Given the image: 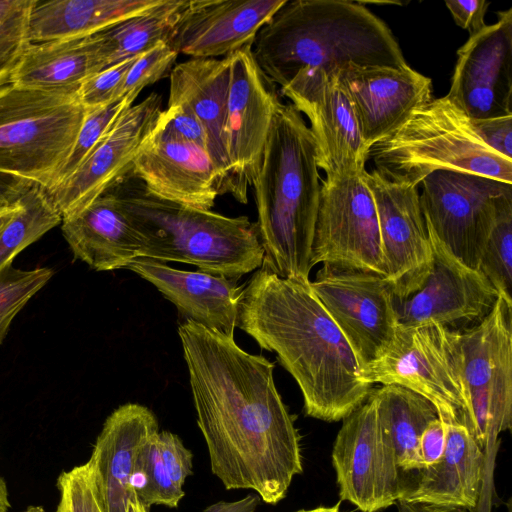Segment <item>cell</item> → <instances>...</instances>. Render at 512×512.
Returning <instances> with one entry per match:
<instances>
[{"instance_id": "d4e9b609", "label": "cell", "mask_w": 512, "mask_h": 512, "mask_svg": "<svg viewBox=\"0 0 512 512\" xmlns=\"http://www.w3.org/2000/svg\"><path fill=\"white\" fill-rule=\"evenodd\" d=\"M168 105H182L200 121L206 151L216 168L222 194L228 193L226 121L230 84V58H190L175 64L170 75Z\"/></svg>"}, {"instance_id": "d590c367", "label": "cell", "mask_w": 512, "mask_h": 512, "mask_svg": "<svg viewBox=\"0 0 512 512\" xmlns=\"http://www.w3.org/2000/svg\"><path fill=\"white\" fill-rule=\"evenodd\" d=\"M34 0H0V86L11 82L26 47Z\"/></svg>"}, {"instance_id": "1f68e13d", "label": "cell", "mask_w": 512, "mask_h": 512, "mask_svg": "<svg viewBox=\"0 0 512 512\" xmlns=\"http://www.w3.org/2000/svg\"><path fill=\"white\" fill-rule=\"evenodd\" d=\"M20 211L0 231V272L45 233L62 222L46 188L30 185L19 197Z\"/></svg>"}, {"instance_id": "cb8c5ba5", "label": "cell", "mask_w": 512, "mask_h": 512, "mask_svg": "<svg viewBox=\"0 0 512 512\" xmlns=\"http://www.w3.org/2000/svg\"><path fill=\"white\" fill-rule=\"evenodd\" d=\"M158 432L154 413L137 403L121 405L105 420L88 460L105 512H126L139 455Z\"/></svg>"}, {"instance_id": "83f0119b", "label": "cell", "mask_w": 512, "mask_h": 512, "mask_svg": "<svg viewBox=\"0 0 512 512\" xmlns=\"http://www.w3.org/2000/svg\"><path fill=\"white\" fill-rule=\"evenodd\" d=\"M107 67L101 32L29 43L11 82L39 89L78 88L86 79Z\"/></svg>"}, {"instance_id": "8fae6325", "label": "cell", "mask_w": 512, "mask_h": 512, "mask_svg": "<svg viewBox=\"0 0 512 512\" xmlns=\"http://www.w3.org/2000/svg\"><path fill=\"white\" fill-rule=\"evenodd\" d=\"M362 173L329 176L322 182L312 265L322 263L385 278L377 210Z\"/></svg>"}, {"instance_id": "2e32d148", "label": "cell", "mask_w": 512, "mask_h": 512, "mask_svg": "<svg viewBox=\"0 0 512 512\" xmlns=\"http://www.w3.org/2000/svg\"><path fill=\"white\" fill-rule=\"evenodd\" d=\"M426 229L432 267L417 291L395 300L398 323L415 325L434 321L461 332L481 322L500 294L479 270L460 261L429 227Z\"/></svg>"}, {"instance_id": "5b68a950", "label": "cell", "mask_w": 512, "mask_h": 512, "mask_svg": "<svg viewBox=\"0 0 512 512\" xmlns=\"http://www.w3.org/2000/svg\"><path fill=\"white\" fill-rule=\"evenodd\" d=\"M140 238V256L181 262L238 279L260 268L256 223L171 203L152 195L130 170L109 189Z\"/></svg>"}, {"instance_id": "d6a6232c", "label": "cell", "mask_w": 512, "mask_h": 512, "mask_svg": "<svg viewBox=\"0 0 512 512\" xmlns=\"http://www.w3.org/2000/svg\"><path fill=\"white\" fill-rule=\"evenodd\" d=\"M158 434V433H157ZM157 434L143 447L130 486L146 506L163 505L177 508L185 493L168 475L158 448Z\"/></svg>"}, {"instance_id": "9a60e30c", "label": "cell", "mask_w": 512, "mask_h": 512, "mask_svg": "<svg viewBox=\"0 0 512 512\" xmlns=\"http://www.w3.org/2000/svg\"><path fill=\"white\" fill-rule=\"evenodd\" d=\"M280 90L299 113L307 116L316 143L317 165L326 177L365 170L369 149L337 68L302 69Z\"/></svg>"}, {"instance_id": "e575fe53", "label": "cell", "mask_w": 512, "mask_h": 512, "mask_svg": "<svg viewBox=\"0 0 512 512\" xmlns=\"http://www.w3.org/2000/svg\"><path fill=\"white\" fill-rule=\"evenodd\" d=\"M54 273L48 267L24 270L12 265L0 272V345L8 334L12 320Z\"/></svg>"}, {"instance_id": "f907efd6", "label": "cell", "mask_w": 512, "mask_h": 512, "mask_svg": "<svg viewBox=\"0 0 512 512\" xmlns=\"http://www.w3.org/2000/svg\"><path fill=\"white\" fill-rule=\"evenodd\" d=\"M126 512H149V508L146 507L132 491V494L128 500Z\"/></svg>"}, {"instance_id": "603a6c76", "label": "cell", "mask_w": 512, "mask_h": 512, "mask_svg": "<svg viewBox=\"0 0 512 512\" xmlns=\"http://www.w3.org/2000/svg\"><path fill=\"white\" fill-rule=\"evenodd\" d=\"M154 285L186 321L234 338L242 293L236 278L185 271L139 257L126 267Z\"/></svg>"}, {"instance_id": "f35d334b", "label": "cell", "mask_w": 512, "mask_h": 512, "mask_svg": "<svg viewBox=\"0 0 512 512\" xmlns=\"http://www.w3.org/2000/svg\"><path fill=\"white\" fill-rule=\"evenodd\" d=\"M178 55L169 42H162L136 57L124 78L119 98L134 103L146 86L170 75Z\"/></svg>"}, {"instance_id": "7bdbcfd3", "label": "cell", "mask_w": 512, "mask_h": 512, "mask_svg": "<svg viewBox=\"0 0 512 512\" xmlns=\"http://www.w3.org/2000/svg\"><path fill=\"white\" fill-rule=\"evenodd\" d=\"M472 120L478 136L490 149L512 159V116Z\"/></svg>"}, {"instance_id": "f546056e", "label": "cell", "mask_w": 512, "mask_h": 512, "mask_svg": "<svg viewBox=\"0 0 512 512\" xmlns=\"http://www.w3.org/2000/svg\"><path fill=\"white\" fill-rule=\"evenodd\" d=\"M370 396L380 426L393 446L406 491L413 475L425 468L420 437L427 425L438 418L437 411L423 396L399 385H383L372 390Z\"/></svg>"}, {"instance_id": "ab89813d", "label": "cell", "mask_w": 512, "mask_h": 512, "mask_svg": "<svg viewBox=\"0 0 512 512\" xmlns=\"http://www.w3.org/2000/svg\"><path fill=\"white\" fill-rule=\"evenodd\" d=\"M135 58L108 66L90 76L79 86V100L86 110L106 106L120 99L121 86Z\"/></svg>"}, {"instance_id": "681fc988", "label": "cell", "mask_w": 512, "mask_h": 512, "mask_svg": "<svg viewBox=\"0 0 512 512\" xmlns=\"http://www.w3.org/2000/svg\"><path fill=\"white\" fill-rule=\"evenodd\" d=\"M19 198L13 202L0 203V231L20 211Z\"/></svg>"}, {"instance_id": "f6af8a7d", "label": "cell", "mask_w": 512, "mask_h": 512, "mask_svg": "<svg viewBox=\"0 0 512 512\" xmlns=\"http://www.w3.org/2000/svg\"><path fill=\"white\" fill-rule=\"evenodd\" d=\"M446 446V429L439 418L430 422L420 437L419 449L425 467L431 466L442 457Z\"/></svg>"}, {"instance_id": "7a4b0ae2", "label": "cell", "mask_w": 512, "mask_h": 512, "mask_svg": "<svg viewBox=\"0 0 512 512\" xmlns=\"http://www.w3.org/2000/svg\"><path fill=\"white\" fill-rule=\"evenodd\" d=\"M237 327L276 353L297 382L309 417L341 421L373 390L310 281L281 278L261 266L242 289Z\"/></svg>"}, {"instance_id": "e0dca14e", "label": "cell", "mask_w": 512, "mask_h": 512, "mask_svg": "<svg viewBox=\"0 0 512 512\" xmlns=\"http://www.w3.org/2000/svg\"><path fill=\"white\" fill-rule=\"evenodd\" d=\"M161 112L162 97L156 92L123 109L78 168L46 189L62 219L81 212L131 169Z\"/></svg>"}, {"instance_id": "836d02e7", "label": "cell", "mask_w": 512, "mask_h": 512, "mask_svg": "<svg viewBox=\"0 0 512 512\" xmlns=\"http://www.w3.org/2000/svg\"><path fill=\"white\" fill-rule=\"evenodd\" d=\"M478 270L501 296L512 300V205L499 213L482 252Z\"/></svg>"}, {"instance_id": "816d5d0a", "label": "cell", "mask_w": 512, "mask_h": 512, "mask_svg": "<svg viewBox=\"0 0 512 512\" xmlns=\"http://www.w3.org/2000/svg\"><path fill=\"white\" fill-rule=\"evenodd\" d=\"M10 508L8 488L5 480L0 476V512H8Z\"/></svg>"}, {"instance_id": "b9f144b4", "label": "cell", "mask_w": 512, "mask_h": 512, "mask_svg": "<svg viewBox=\"0 0 512 512\" xmlns=\"http://www.w3.org/2000/svg\"><path fill=\"white\" fill-rule=\"evenodd\" d=\"M157 444L163 465L173 483L179 488L192 474L193 454L180 437L169 431L158 432Z\"/></svg>"}, {"instance_id": "ac0fdd59", "label": "cell", "mask_w": 512, "mask_h": 512, "mask_svg": "<svg viewBox=\"0 0 512 512\" xmlns=\"http://www.w3.org/2000/svg\"><path fill=\"white\" fill-rule=\"evenodd\" d=\"M361 177L377 210L385 280L399 301L422 286L432 267L418 187L391 181L375 169Z\"/></svg>"}, {"instance_id": "6da1fadb", "label": "cell", "mask_w": 512, "mask_h": 512, "mask_svg": "<svg viewBox=\"0 0 512 512\" xmlns=\"http://www.w3.org/2000/svg\"><path fill=\"white\" fill-rule=\"evenodd\" d=\"M178 334L212 473L227 490L252 489L263 502L279 503L303 462L274 364L191 321L179 325Z\"/></svg>"}, {"instance_id": "8d00e7d4", "label": "cell", "mask_w": 512, "mask_h": 512, "mask_svg": "<svg viewBox=\"0 0 512 512\" xmlns=\"http://www.w3.org/2000/svg\"><path fill=\"white\" fill-rule=\"evenodd\" d=\"M131 105H133V102L128 98H122L106 106L86 110L84 121L80 127L73 148L58 173L53 187L69 177L78 168L116 116L123 109Z\"/></svg>"}, {"instance_id": "8992f818", "label": "cell", "mask_w": 512, "mask_h": 512, "mask_svg": "<svg viewBox=\"0 0 512 512\" xmlns=\"http://www.w3.org/2000/svg\"><path fill=\"white\" fill-rule=\"evenodd\" d=\"M380 174L418 187L436 171L469 173L512 184V159L490 149L473 120L447 95L411 111L393 132L369 150Z\"/></svg>"}, {"instance_id": "bcb514c9", "label": "cell", "mask_w": 512, "mask_h": 512, "mask_svg": "<svg viewBox=\"0 0 512 512\" xmlns=\"http://www.w3.org/2000/svg\"><path fill=\"white\" fill-rule=\"evenodd\" d=\"M257 494H248L237 501H219L205 508L204 512H254L260 503Z\"/></svg>"}, {"instance_id": "484cf974", "label": "cell", "mask_w": 512, "mask_h": 512, "mask_svg": "<svg viewBox=\"0 0 512 512\" xmlns=\"http://www.w3.org/2000/svg\"><path fill=\"white\" fill-rule=\"evenodd\" d=\"M444 426L446 446L442 457L413 475L398 502L471 511L479 501L486 456L466 427Z\"/></svg>"}, {"instance_id": "f5cc1de1", "label": "cell", "mask_w": 512, "mask_h": 512, "mask_svg": "<svg viewBox=\"0 0 512 512\" xmlns=\"http://www.w3.org/2000/svg\"><path fill=\"white\" fill-rule=\"evenodd\" d=\"M294 512H342L340 505L337 503L333 506H318L311 509H300Z\"/></svg>"}, {"instance_id": "f1b7e54d", "label": "cell", "mask_w": 512, "mask_h": 512, "mask_svg": "<svg viewBox=\"0 0 512 512\" xmlns=\"http://www.w3.org/2000/svg\"><path fill=\"white\" fill-rule=\"evenodd\" d=\"M163 0H35L28 18L30 43L101 32Z\"/></svg>"}, {"instance_id": "4316f807", "label": "cell", "mask_w": 512, "mask_h": 512, "mask_svg": "<svg viewBox=\"0 0 512 512\" xmlns=\"http://www.w3.org/2000/svg\"><path fill=\"white\" fill-rule=\"evenodd\" d=\"M75 259L97 271L126 268L140 256V238L115 195L108 190L61 222Z\"/></svg>"}, {"instance_id": "9c48e42d", "label": "cell", "mask_w": 512, "mask_h": 512, "mask_svg": "<svg viewBox=\"0 0 512 512\" xmlns=\"http://www.w3.org/2000/svg\"><path fill=\"white\" fill-rule=\"evenodd\" d=\"M420 184L425 225L454 256L478 270L499 213L512 205V184L445 170L429 174Z\"/></svg>"}, {"instance_id": "c3c4849f", "label": "cell", "mask_w": 512, "mask_h": 512, "mask_svg": "<svg viewBox=\"0 0 512 512\" xmlns=\"http://www.w3.org/2000/svg\"><path fill=\"white\" fill-rule=\"evenodd\" d=\"M398 512H470L463 508L442 507L419 503L398 502Z\"/></svg>"}, {"instance_id": "277c9868", "label": "cell", "mask_w": 512, "mask_h": 512, "mask_svg": "<svg viewBox=\"0 0 512 512\" xmlns=\"http://www.w3.org/2000/svg\"><path fill=\"white\" fill-rule=\"evenodd\" d=\"M252 52L280 88L305 68L407 65L390 28L362 2L344 0L287 1L260 29Z\"/></svg>"}, {"instance_id": "60d3db41", "label": "cell", "mask_w": 512, "mask_h": 512, "mask_svg": "<svg viewBox=\"0 0 512 512\" xmlns=\"http://www.w3.org/2000/svg\"><path fill=\"white\" fill-rule=\"evenodd\" d=\"M153 132L206 150V135L200 121L182 105H167L157 119ZM207 152V151H206Z\"/></svg>"}, {"instance_id": "7dc6e473", "label": "cell", "mask_w": 512, "mask_h": 512, "mask_svg": "<svg viewBox=\"0 0 512 512\" xmlns=\"http://www.w3.org/2000/svg\"><path fill=\"white\" fill-rule=\"evenodd\" d=\"M33 183L0 175V203L16 201Z\"/></svg>"}, {"instance_id": "3957f363", "label": "cell", "mask_w": 512, "mask_h": 512, "mask_svg": "<svg viewBox=\"0 0 512 512\" xmlns=\"http://www.w3.org/2000/svg\"><path fill=\"white\" fill-rule=\"evenodd\" d=\"M312 132L292 104L273 117L253 182L262 267L281 278L309 282L320 175Z\"/></svg>"}, {"instance_id": "ffe728a7", "label": "cell", "mask_w": 512, "mask_h": 512, "mask_svg": "<svg viewBox=\"0 0 512 512\" xmlns=\"http://www.w3.org/2000/svg\"><path fill=\"white\" fill-rule=\"evenodd\" d=\"M337 75L369 150L399 127L413 109L433 98L432 80L408 64L395 68L346 63L337 68Z\"/></svg>"}, {"instance_id": "ee69618b", "label": "cell", "mask_w": 512, "mask_h": 512, "mask_svg": "<svg viewBox=\"0 0 512 512\" xmlns=\"http://www.w3.org/2000/svg\"><path fill=\"white\" fill-rule=\"evenodd\" d=\"M445 4L455 23L468 30L470 36L477 34L487 26L484 17L490 2L485 0H449Z\"/></svg>"}, {"instance_id": "74e56055", "label": "cell", "mask_w": 512, "mask_h": 512, "mask_svg": "<svg viewBox=\"0 0 512 512\" xmlns=\"http://www.w3.org/2000/svg\"><path fill=\"white\" fill-rule=\"evenodd\" d=\"M56 486L59 502L55 512H105L89 461L62 471Z\"/></svg>"}, {"instance_id": "7c38bea8", "label": "cell", "mask_w": 512, "mask_h": 512, "mask_svg": "<svg viewBox=\"0 0 512 512\" xmlns=\"http://www.w3.org/2000/svg\"><path fill=\"white\" fill-rule=\"evenodd\" d=\"M331 459L340 499L362 512L386 509L405 491L393 446L380 426L371 396L343 419Z\"/></svg>"}, {"instance_id": "44dd1931", "label": "cell", "mask_w": 512, "mask_h": 512, "mask_svg": "<svg viewBox=\"0 0 512 512\" xmlns=\"http://www.w3.org/2000/svg\"><path fill=\"white\" fill-rule=\"evenodd\" d=\"M287 0H187L169 44L191 58L228 56L252 46Z\"/></svg>"}, {"instance_id": "5bb4252c", "label": "cell", "mask_w": 512, "mask_h": 512, "mask_svg": "<svg viewBox=\"0 0 512 512\" xmlns=\"http://www.w3.org/2000/svg\"><path fill=\"white\" fill-rule=\"evenodd\" d=\"M230 84L226 121L229 191L247 203V191L259 171L273 117L281 104L275 84L258 65L252 46L228 55Z\"/></svg>"}, {"instance_id": "ba28073f", "label": "cell", "mask_w": 512, "mask_h": 512, "mask_svg": "<svg viewBox=\"0 0 512 512\" xmlns=\"http://www.w3.org/2000/svg\"><path fill=\"white\" fill-rule=\"evenodd\" d=\"M370 384L399 385L427 399L445 425L476 429L463 376L460 332L434 321L396 327L386 351L364 370Z\"/></svg>"}, {"instance_id": "d6986e66", "label": "cell", "mask_w": 512, "mask_h": 512, "mask_svg": "<svg viewBox=\"0 0 512 512\" xmlns=\"http://www.w3.org/2000/svg\"><path fill=\"white\" fill-rule=\"evenodd\" d=\"M457 51L447 96L471 119L512 116V8Z\"/></svg>"}, {"instance_id": "52a82bcc", "label": "cell", "mask_w": 512, "mask_h": 512, "mask_svg": "<svg viewBox=\"0 0 512 512\" xmlns=\"http://www.w3.org/2000/svg\"><path fill=\"white\" fill-rule=\"evenodd\" d=\"M78 88L0 86V175L53 187L86 115Z\"/></svg>"}, {"instance_id": "db71d44e", "label": "cell", "mask_w": 512, "mask_h": 512, "mask_svg": "<svg viewBox=\"0 0 512 512\" xmlns=\"http://www.w3.org/2000/svg\"><path fill=\"white\" fill-rule=\"evenodd\" d=\"M23 512H45V510H44V508L42 506H29Z\"/></svg>"}, {"instance_id": "4dcf8cb0", "label": "cell", "mask_w": 512, "mask_h": 512, "mask_svg": "<svg viewBox=\"0 0 512 512\" xmlns=\"http://www.w3.org/2000/svg\"><path fill=\"white\" fill-rule=\"evenodd\" d=\"M186 2L163 0L155 7L101 31L107 67L169 42Z\"/></svg>"}, {"instance_id": "7402d4cb", "label": "cell", "mask_w": 512, "mask_h": 512, "mask_svg": "<svg viewBox=\"0 0 512 512\" xmlns=\"http://www.w3.org/2000/svg\"><path fill=\"white\" fill-rule=\"evenodd\" d=\"M130 172L157 198L211 210L222 194L221 178L206 150L151 132Z\"/></svg>"}, {"instance_id": "30bf717a", "label": "cell", "mask_w": 512, "mask_h": 512, "mask_svg": "<svg viewBox=\"0 0 512 512\" xmlns=\"http://www.w3.org/2000/svg\"><path fill=\"white\" fill-rule=\"evenodd\" d=\"M460 338L476 441L485 450L512 426V300L500 295L491 312Z\"/></svg>"}, {"instance_id": "4fadbf2b", "label": "cell", "mask_w": 512, "mask_h": 512, "mask_svg": "<svg viewBox=\"0 0 512 512\" xmlns=\"http://www.w3.org/2000/svg\"><path fill=\"white\" fill-rule=\"evenodd\" d=\"M310 287L365 370L386 351L398 325L389 284L374 273L323 265Z\"/></svg>"}]
</instances>
